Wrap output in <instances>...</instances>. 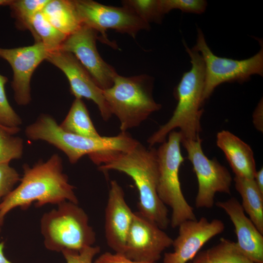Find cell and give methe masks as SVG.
Here are the masks:
<instances>
[{"label": "cell", "instance_id": "obj_10", "mask_svg": "<svg viewBox=\"0 0 263 263\" xmlns=\"http://www.w3.org/2000/svg\"><path fill=\"white\" fill-rule=\"evenodd\" d=\"M202 140H181L188 159L193 166L198 181L195 200L197 208H211L216 193L230 194L232 177L228 169L216 159H209L202 148Z\"/></svg>", "mask_w": 263, "mask_h": 263}, {"label": "cell", "instance_id": "obj_6", "mask_svg": "<svg viewBox=\"0 0 263 263\" xmlns=\"http://www.w3.org/2000/svg\"><path fill=\"white\" fill-rule=\"evenodd\" d=\"M40 227L44 246L51 251H79L93 246L96 241L87 214L78 204L72 202H63L56 208L44 213Z\"/></svg>", "mask_w": 263, "mask_h": 263}, {"label": "cell", "instance_id": "obj_12", "mask_svg": "<svg viewBox=\"0 0 263 263\" xmlns=\"http://www.w3.org/2000/svg\"><path fill=\"white\" fill-rule=\"evenodd\" d=\"M173 239L152 221L134 212L123 254L136 261L156 262Z\"/></svg>", "mask_w": 263, "mask_h": 263}, {"label": "cell", "instance_id": "obj_30", "mask_svg": "<svg viewBox=\"0 0 263 263\" xmlns=\"http://www.w3.org/2000/svg\"><path fill=\"white\" fill-rule=\"evenodd\" d=\"M100 251V247L93 245L79 251L64 250L61 252L67 263H93L94 257Z\"/></svg>", "mask_w": 263, "mask_h": 263}, {"label": "cell", "instance_id": "obj_32", "mask_svg": "<svg viewBox=\"0 0 263 263\" xmlns=\"http://www.w3.org/2000/svg\"><path fill=\"white\" fill-rule=\"evenodd\" d=\"M253 123L256 129L263 131V100L262 98L255 108L252 115Z\"/></svg>", "mask_w": 263, "mask_h": 263}, {"label": "cell", "instance_id": "obj_22", "mask_svg": "<svg viewBox=\"0 0 263 263\" xmlns=\"http://www.w3.org/2000/svg\"><path fill=\"white\" fill-rule=\"evenodd\" d=\"M64 131L89 138L101 136L97 132L82 99L75 98L65 118L59 125Z\"/></svg>", "mask_w": 263, "mask_h": 263}, {"label": "cell", "instance_id": "obj_11", "mask_svg": "<svg viewBox=\"0 0 263 263\" xmlns=\"http://www.w3.org/2000/svg\"><path fill=\"white\" fill-rule=\"evenodd\" d=\"M98 32L82 24L67 37L59 50L73 54L103 90L111 87L117 75L115 69L99 55L96 45Z\"/></svg>", "mask_w": 263, "mask_h": 263}, {"label": "cell", "instance_id": "obj_16", "mask_svg": "<svg viewBox=\"0 0 263 263\" xmlns=\"http://www.w3.org/2000/svg\"><path fill=\"white\" fill-rule=\"evenodd\" d=\"M133 215L122 188L116 180H112L105 209L104 228L107 244L116 253H124Z\"/></svg>", "mask_w": 263, "mask_h": 263}, {"label": "cell", "instance_id": "obj_5", "mask_svg": "<svg viewBox=\"0 0 263 263\" xmlns=\"http://www.w3.org/2000/svg\"><path fill=\"white\" fill-rule=\"evenodd\" d=\"M153 78L148 75L126 77L117 74L112 86L103 90L112 114L119 121L121 132L138 127L161 108L153 98Z\"/></svg>", "mask_w": 263, "mask_h": 263}, {"label": "cell", "instance_id": "obj_7", "mask_svg": "<svg viewBox=\"0 0 263 263\" xmlns=\"http://www.w3.org/2000/svg\"><path fill=\"white\" fill-rule=\"evenodd\" d=\"M181 139L180 132L174 130L168 134V140L156 150L157 193L162 202L171 208L170 223L173 228L178 227L185 221L197 219L181 188L179 170L184 161L181 151Z\"/></svg>", "mask_w": 263, "mask_h": 263}, {"label": "cell", "instance_id": "obj_20", "mask_svg": "<svg viewBox=\"0 0 263 263\" xmlns=\"http://www.w3.org/2000/svg\"><path fill=\"white\" fill-rule=\"evenodd\" d=\"M234 181L236 189L242 198L241 204L244 212L263 234V193L254 179L235 176Z\"/></svg>", "mask_w": 263, "mask_h": 263}, {"label": "cell", "instance_id": "obj_33", "mask_svg": "<svg viewBox=\"0 0 263 263\" xmlns=\"http://www.w3.org/2000/svg\"><path fill=\"white\" fill-rule=\"evenodd\" d=\"M254 180L262 193H263V168H262L260 170H257Z\"/></svg>", "mask_w": 263, "mask_h": 263}, {"label": "cell", "instance_id": "obj_34", "mask_svg": "<svg viewBox=\"0 0 263 263\" xmlns=\"http://www.w3.org/2000/svg\"><path fill=\"white\" fill-rule=\"evenodd\" d=\"M4 242L0 241V263H12L4 255Z\"/></svg>", "mask_w": 263, "mask_h": 263}, {"label": "cell", "instance_id": "obj_15", "mask_svg": "<svg viewBox=\"0 0 263 263\" xmlns=\"http://www.w3.org/2000/svg\"><path fill=\"white\" fill-rule=\"evenodd\" d=\"M49 51L41 42L22 47H0V57L7 61L13 72L11 85L17 103L26 105L31 100L30 80L39 64L46 60Z\"/></svg>", "mask_w": 263, "mask_h": 263}, {"label": "cell", "instance_id": "obj_37", "mask_svg": "<svg viewBox=\"0 0 263 263\" xmlns=\"http://www.w3.org/2000/svg\"><path fill=\"white\" fill-rule=\"evenodd\" d=\"M188 263H191V262H188Z\"/></svg>", "mask_w": 263, "mask_h": 263}, {"label": "cell", "instance_id": "obj_27", "mask_svg": "<svg viewBox=\"0 0 263 263\" xmlns=\"http://www.w3.org/2000/svg\"><path fill=\"white\" fill-rule=\"evenodd\" d=\"M8 78L0 74V126L9 129L19 128L22 120L10 105L5 91Z\"/></svg>", "mask_w": 263, "mask_h": 263}, {"label": "cell", "instance_id": "obj_24", "mask_svg": "<svg viewBox=\"0 0 263 263\" xmlns=\"http://www.w3.org/2000/svg\"><path fill=\"white\" fill-rule=\"evenodd\" d=\"M19 130V128L9 129L0 126V164L9 163L12 160L21 157L23 140L13 135Z\"/></svg>", "mask_w": 263, "mask_h": 263}, {"label": "cell", "instance_id": "obj_29", "mask_svg": "<svg viewBox=\"0 0 263 263\" xmlns=\"http://www.w3.org/2000/svg\"><path fill=\"white\" fill-rule=\"evenodd\" d=\"M19 174L9 163L0 164V203L20 180Z\"/></svg>", "mask_w": 263, "mask_h": 263}, {"label": "cell", "instance_id": "obj_17", "mask_svg": "<svg viewBox=\"0 0 263 263\" xmlns=\"http://www.w3.org/2000/svg\"><path fill=\"white\" fill-rule=\"evenodd\" d=\"M216 205L224 210L231 221L240 250L254 263H263V234L245 215L241 203L232 197L218 201Z\"/></svg>", "mask_w": 263, "mask_h": 263}, {"label": "cell", "instance_id": "obj_1", "mask_svg": "<svg viewBox=\"0 0 263 263\" xmlns=\"http://www.w3.org/2000/svg\"><path fill=\"white\" fill-rule=\"evenodd\" d=\"M103 172L116 170L133 181L139 194L138 212L163 230L170 220L168 210L157 193L158 166L156 149H147L140 142L127 152L110 151L90 158Z\"/></svg>", "mask_w": 263, "mask_h": 263}, {"label": "cell", "instance_id": "obj_21", "mask_svg": "<svg viewBox=\"0 0 263 263\" xmlns=\"http://www.w3.org/2000/svg\"><path fill=\"white\" fill-rule=\"evenodd\" d=\"M191 263H255L239 248L236 243L222 238L216 245L199 252Z\"/></svg>", "mask_w": 263, "mask_h": 263}, {"label": "cell", "instance_id": "obj_26", "mask_svg": "<svg viewBox=\"0 0 263 263\" xmlns=\"http://www.w3.org/2000/svg\"><path fill=\"white\" fill-rule=\"evenodd\" d=\"M49 0H13L9 5L19 27L26 29L32 18L41 12Z\"/></svg>", "mask_w": 263, "mask_h": 263}, {"label": "cell", "instance_id": "obj_8", "mask_svg": "<svg viewBox=\"0 0 263 263\" xmlns=\"http://www.w3.org/2000/svg\"><path fill=\"white\" fill-rule=\"evenodd\" d=\"M196 43L192 47L199 52L205 65L203 103L211 96L216 88L225 82L242 84L254 75H263V47L255 55L244 59L237 60L215 55L209 47L201 29H197Z\"/></svg>", "mask_w": 263, "mask_h": 263}, {"label": "cell", "instance_id": "obj_35", "mask_svg": "<svg viewBox=\"0 0 263 263\" xmlns=\"http://www.w3.org/2000/svg\"><path fill=\"white\" fill-rule=\"evenodd\" d=\"M12 0H0V6H9Z\"/></svg>", "mask_w": 263, "mask_h": 263}, {"label": "cell", "instance_id": "obj_36", "mask_svg": "<svg viewBox=\"0 0 263 263\" xmlns=\"http://www.w3.org/2000/svg\"><path fill=\"white\" fill-rule=\"evenodd\" d=\"M0 233H1V228H0Z\"/></svg>", "mask_w": 263, "mask_h": 263}, {"label": "cell", "instance_id": "obj_18", "mask_svg": "<svg viewBox=\"0 0 263 263\" xmlns=\"http://www.w3.org/2000/svg\"><path fill=\"white\" fill-rule=\"evenodd\" d=\"M216 139L218 147L224 153L235 176L254 179L257 169L250 147L227 131L219 132Z\"/></svg>", "mask_w": 263, "mask_h": 263}, {"label": "cell", "instance_id": "obj_28", "mask_svg": "<svg viewBox=\"0 0 263 263\" xmlns=\"http://www.w3.org/2000/svg\"><path fill=\"white\" fill-rule=\"evenodd\" d=\"M161 3L165 14L173 9L201 14L205 11L207 7V2L205 0H161Z\"/></svg>", "mask_w": 263, "mask_h": 263}, {"label": "cell", "instance_id": "obj_2", "mask_svg": "<svg viewBox=\"0 0 263 263\" xmlns=\"http://www.w3.org/2000/svg\"><path fill=\"white\" fill-rule=\"evenodd\" d=\"M19 184L0 203V226L13 209L26 210L33 203L37 207L58 205L64 201L78 204L75 187L63 172L61 158L54 154L46 161L41 160L32 167L23 166Z\"/></svg>", "mask_w": 263, "mask_h": 263}, {"label": "cell", "instance_id": "obj_13", "mask_svg": "<svg viewBox=\"0 0 263 263\" xmlns=\"http://www.w3.org/2000/svg\"><path fill=\"white\" fill-rule=\"evenodd\" d=\"M178 227V234L172 244L173 251L164 254L163 263L191 262L206 243L223 232L225 224L219 219L209 221L202 217L185 221Z\"/></svg>", "mask_w": 263, "mask_h": 263}, {"label": "cell", "instance_id": "obj_9", "mask_svg": "<svg viewBox=\"0 0 263 263\" xmlns=\"http://www.w3.org/2000/svg\"><path fill=\"white\" fill-rule=\"evenodd\" d=\"M74 1L82 24L100 33L99 40L113 48L117 46L108 38L107 30H114L135 38L140 31L150 29V24L127 6L106 5L91 0Z\"/></svg>", "mask_w": 263, "mask_h": 263}, {"label": "cell", "instance_id": "obj_3", "mask_svg": "<svg viewBox=\"0 0 263 263\" xmlns=\"http://www.w3.org/2000/svg\"><path fill=\"white\" fill-rule=\"evenodd\" d=\"M184 45L190 58L191 68L183 74L174 89V95L178 102L172 115L148 139L149 147L165 142L168 134L176 128L180 129L181 140L200 138L205 65L199 52L189 48L185 41Z\"/></svg>", "mask_w": 263, "mask_h": 263}, {"label": "cell", "instance_id": "obj_25", "mask_svg": "<svg viewBox=\"0 0 263 263\" xmlns=\"http://www.w3.org/2000/svg\"><path fill=\"white\" fill-rule=\"evenodd\" d=\"M122 5L132 10L147 23H160L165 16L161 0H126Z\"/></svg>", "mask_w": 263, "mask_h": 263}, {"label": "cell", "instance_id": "obj_31", "mask_svg": "<svg viewBox=\"0 0 263 263\" xmlns=\"http://www.w3.org/2000/svg\"><path fill=\"white\" fill-rule=\"evenodd\" d=\"M94 263H157L156 262H140L131 260L123 254L112 253L109 252L101 254Z\"/></svg>", "mask_w": 263, "mask_h": 263}, {"label": "cell", "instance_id": "obj_4", "mask_svg": "<svg viewBox=\"0 0 263 263\" xmlns=\"http://www.w3.org/2000/svg\"><path fill=\"white\" fill-rule=\"evenodd\" d=\"M25 132L32 140H43L62 151L71 164H75L83 156L110 151L127 152L138 141L126 132L113 136L89 138L63 130L55 119L42 114L36 122L28 126Z\"/></svg>", "mask_w": 263, "mask_h": 263}, {"label": "cell", "instance_id": "obj_23", "mask_svg": "<svg viewBox=\"0 0 263 263\" xmlns=\"http://www.w3.org/2000/svg\"><path fill=\"white\" fill-rule=\"evenodd\" d=\"M26 29L32 34L35 42L42 43L49 52L59 50L67 37L53 26L41 12L32 18Z\"/></svg>", "mask_w": 263, "mask_h": 263}, {"label": "cell", "instance_id": "obj_19", "mask_svg": "<svg viewBox=\"0 0 263 263\" xmlns=\"http://www.w3.org/2000/svg\"><path fill=\"white\" fill-rule=\"evenodd\" d=\"M41 12L53 26L67 36L82 25L74 0H49Z\"/></svg>", "mask_w": 263, "mask_h": 263}, {"label": "cell", "instance_id": "obj_14", "mask_svg": "<svg viewBox=\"0 0 263 263\" xmlns=\"http://www.w3.org/2000/svg\"><path fill=\"white\" fill-rule=\"evenodd\" d=\"M46 60L65 74L72 94L77 98L92 100L97 106L105 121L112 115L103 94V90L72 53L60 50L50 52Z\"/></svg>", "mask_w": 263, "mask_h": 263}]
</instances>
